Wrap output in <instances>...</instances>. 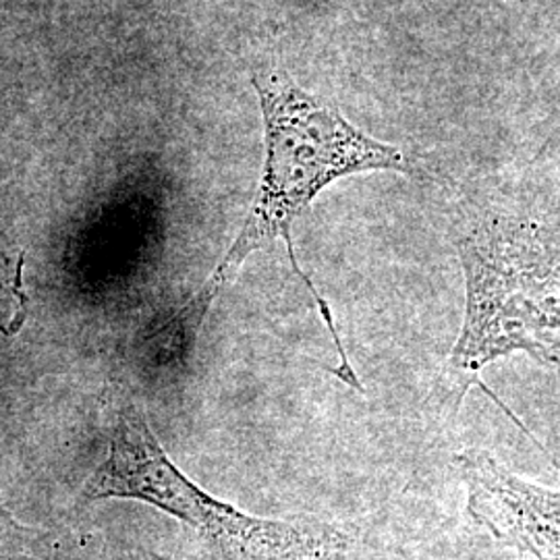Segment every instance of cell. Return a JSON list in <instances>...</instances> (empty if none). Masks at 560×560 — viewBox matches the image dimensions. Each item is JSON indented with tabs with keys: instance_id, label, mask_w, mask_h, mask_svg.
Wrapping results in <instances>:
<instances>
[{
	"instance_id": "6da1fadb",
	"label": "cell",
	"mask_w": 560,
	"mask_h": 560,
	"mask_svg": "<svg viewBox=\"0 0 560 560\" xmlns=\"http://www.w3.org/2000/svg\"><path fill=\"white\" fill-rule=\"evenodd\" d=\"M252 83L260 96L264 117L266 156L260 185L237 240L231 243L217 270L159 332L164 349L161 360L183 365L196 347L201 324L212 303L240 275L241 266L252 254L282 240L295 275L312 293L337 347L339 365L332 368L335 376L363 393L340 340L328 301L322 298L295 258L291 231L293 222L328 185L342 177L372 171H407L402 154L397 145L384 143L361 131L360 127L340 115L339 108L305 92L282 69L254 75Z\"/></svg>"
},
{
	"instance_id": "7a4b0ae2",
	"label": "cell",
	"mask_w": 560,
	"mask_h": 560,
	"mask_svg": "<svg viewBox=\"0 0 560 560\" xmlns=\"http://www.w3.org/2000/svg\"><path fill=\"white\" fill-rule=\"evenodd\" d=\"M465 314L451 360L467 372L527 353L560 365V224L480 212L460 219Z\"/></svg>"
},
{
	"instance_id": "3957f363",
	"label": "cell",
	"mask_w": 560,
	"mask_h": 560,
	"mask_svg": "<svg viewBox=\"0 0 560 560\" xmlns=\"http://www.w3.org/2000/svg\"><path fill=\"white\" fill-rule=\"evenodd\" d=\"M83 497L152 504L194 527L224 560H324L339 546L322 525L261 520L208 494L168 459L136 409L120 413L108 457Z\"/></svg>"
},
{
	"instance_id": "277c9868",
	"label": "cell",
	"mask_w": 560,
	"mask_h": 560,
	"mask_svg": "<svg viewBox=\"0 0 560 560\" xmlns=\"http://www.w3.org/2000/svg\"><path fill=\"white\" fill-rule=\"evenodd\" d=\"M469 517L494 538L538 557L560 555V492L527 483L480 451L457 457Z\"/></svg>"
},
{
	"instance_id": "5b68a950",
	"label": "cell",
	"mask_w": 560,
	"mask_h": 560,
	"mask_svg": "<svg viewBox=\"0 0 560 560\" xmlns=\"http://www.w3.org/2000/svg\"><path fill=\"white\" fill-rule=\"evenodd\" d=\"M145 560H166V559H156V557H150V559H145Z\"/></svg>"
}]
</instances>
